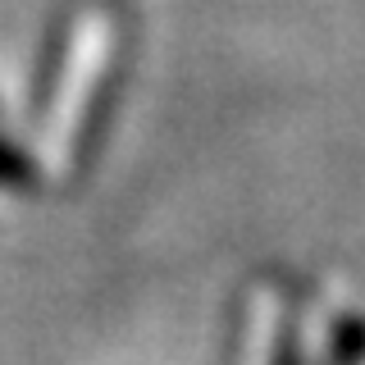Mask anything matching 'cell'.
<instances>
[{"label":"cell","instance_id":"obj_1","mask_svg":"<svg viewBox=\"0 0 365 365\" xmlns=\"http://www.w3.org/2000/svg\"><path fill=\"white\" fill-rule=\"evenodd\" d=\"M5 178H28V160L14 155V151H5V142H0V182Z\"/></svg>","mask_w":365,"mask_h":365}]
</instances>
